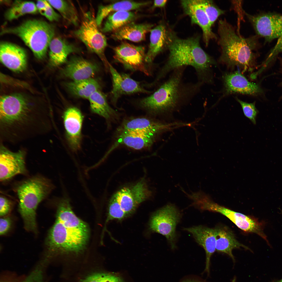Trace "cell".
<instances>
[{
    "label": "cell",
    "instance_id": "1",
    "mask_svg": "<svg viewBox=\"0 0 282 282\" xmlns=\"http://www.w3.org/2000/svg\"><path fill=\"white\" fill-rule=\"evenodd\" d=\"M51 116L20 94L3 96L0 102L1 138L15 143L46 134L51 128Z\"/></svg>",
    "mask_w": 282,
    "mask_h": 282
},
{
    "label": "cell",
    "instance_id": "2",
    "mask_svg": "<svg viewBox=\"0 0 282 282\" xmlns=\"http://www.w3.org/2000/svg\"><path fill=\"white\" fill-rule=\"evenodd\" d=\"M56 205V220L46 241L47 253L45 260L47 261L54 256L82 253L90 238L89 226L74 214L68 198L59 199Z\"/></svg>",
    "mask_w": 282,
    "mask_h": 282
},
{
    "label": "cell",
    "instance_id": "3",
    "mask_svg": "<svg viewBox=\"0 0 282 282\" xmlns=\"http://www.w3.org/2000/svg\"><path fill=\"white\" fill-rule=\"evenodd\" d=\"M168 48L169 52L168 58L158 71L153 84H156L176 68L187 66L195 69L198 81L203 84L213 83L212 67L216 62L201 47L199 37L182 39L175 34Z\"/></svg>",
    "mask_w": 282,
    "mask_h": 282
},
{
    "label": "cell",
    "instance_id": "4",
    "mask_svg": "<svg viewBox=\"0 0 282 282\" xmlns=\"http://www.w3.org/2000/svg\"><path fill=\"white\" fill-rule=\"evenodd\" d=\"M187 67L174 70L169 77L150 96L138 101L140 107L154 114L170 112L190 102L199 93L203 84L186 82L183 77Z\"/></svg>",
    "mask_w": 282,
    "mask_h": 282
},
{
    "label": "cell",
    "instance_id": "5",
    "mask_svg": "<svg viewBox=\"0 0 282 282\" xmlns=\"http://www.w3.org/2000/svg\"><path fill=\"white\" fill-rule=\"evenodd\" d=\"M218 31L221 50L220 61L228 67H238L242 73L252 72L255 66V51L258 46L257 36L242 37L225 19L219 20Z\"/></svg>",
    "mask_w": 282,
    "mask_h": 282
},
{
    "label": "cell",
    "instance_id": "6",
    "mask_svg": "<svg viewBox=\"0 0 282 282\" xmlns=\"http://www.w3.org/2000/svg\"><path fill=\"white\" fill-rule=\"evenodd\" d=\"M50 180L36 175L21 182L16 192L18 199V210L27 231L37 232L36 210L39 204L54 189Z\"/></svg>",
    "mask_w": 282,
    "mask_h": 282
},
{
    "label": "cell",
    "instance_id": "7",
    "mask_svg": "<svg viewBox=\"0 0 282 282\" xmlns=\"http://www.w3.org/2000/svg\"><path fill=\"white\" fill-rule=\"evenodd\" d=\"M55 33L54 26L45 21L36 19L24 21L14 27L3 29L1 35L12 34L20 38L37 58L45 56Z\"/></svg>",
    "mask_w": 282,
    "mask_h": 282
},
{
    "label": "cell",
    "instance_id": "8",
    "mask_svg": "<svg viewBox=\"0 0 282 282\" xmlns=\"http://www.w3.org/2000/svg\"><path fill=\"white\" fill-rule=\"evenodd\" d=\"M98 27L94 13L92 11H89L84 14L79 27L74 32V34L89 50L98 56L106 70H109L110 64L105 54L107 45V38L99 30Z\"/></svg>",
    "mask_w": 282,
    "mask_h": 282
},
{
    "label": "cell",
    "instance_id": "9",
    "mask_svg": "<svg viewBox=\"0 0 282 282\" xmlns=\"http://www.w3.org/2000/svg\"><path fill=\"white\" fill-rule=\"evenodd\" d=\"M181 217L179 209L173 204L169 203L155 212L149 223L150 230L164 236L172 249L176 247V228Z\"/></svg>",
    "mask_w": 282,
    "mask_h": 282
},
{
    "label": "cell",
    "instance_id": "10",
    "mask_svg": "<svg viewBox=\"0 0 282 282\" xmlns=\"http://www.w3.org/2000/svg\"><path fill=\"white\" fill-rule=\"evenodd\" d=\"M203 210H208L220 213L228 218L239 229L247 233H254L260 236L270 244L264 232L266 222L260 221L256 218L235 212L215 202L211 198L204 204Z\"/></svg>",
    "mask_w": 282,
    "mask_h": 282
},
{
    "label": "cell",
    "instance_id": "11",
    "mask_svg": "<svg viewBox=\"0 0 282 282\" xmlns=\"http://www.w3.org/2000/svg\"><path fill=\"white\" fill-rule=\"evenodd\" d=\"M115 62L121 64L126 69L132 71H139L149 76L151 75V66L145 61V48L123 42L113 49Z\"/></svg>",
    "mask_w": 282,
    "mask_h": 282
},
{
    "label": "cell",
    "instance_id": "12",
    "mask_svg": "<svg viewBox=\"0 0 282 282\" xmlns=\"http://www.w3.org/2000/svg\"><path fill=\"white\" fill-rule=\"evenodd\" d=\"M258 36L270 42L282 34V15L268 13L252 15L245 12Z\"/></svg>",
    "mask_w": 282,
    "mask_h": 282
},
{
    "label": "cell",
    "instance_id": "13",
    "mask_svg": "<svg viewBox=\"0 0 282 282\" xmlns=\"http://www.w3.org/2000/svg\"><path fill=\"white\" fill-rule=\"evenodd\" d=\"M26 153L20 149L16 152L9 150L3 144L0 147V180L6 181L19 174H25Z\"/></svg>",
    "mask_w": 282,
    "mask_h": 282
},
{
    "label": "cell",
    "instance_id": "14",
    "mask_svg": "<svg viewBox=\"0 0 282 282\" xmlns=\"http://www.w3.org/2000/svg\"><path fill=\"white\" fill-rule=\"evenodd\" d=\"M109 66L112 80L111 100L114 106L116 107L118 100L123 95L152 93L145 89L140 82L132 79L129 74L120 73L110 64Z\"/></svg>",
    "mask_w": 282,
    "mask_h": 282
},
{
    "label": "cell",
    "instance_id": "15",
    "mask_svg": "<svg viewBox=\"0 0 282 282\" xmlns=\"http://www.w3.org/2000/svg\"><path fill=\"white\" fill-rule=\"evenodd\" d=\"M115 194L122 209L128 216L139 204L151 196V192L144 180L142 179L131 187L121 189Z\"/></svg>",
    "mask_w": 282,
    "mask_h": 282
},
{
    "label": "cell",
    "instance_id": "16",
    "mask_svg": "<svg viewBox=\"0 0 282 282\" xmlns=\"http://www.w3.org/2000/svg\"><path fill=\"white\" fill-rule=\"evenodd\" d=\"M63 119L67 143L72 150L77 151L81 146L83 115L78 108L71 107L65 110Z\"/></svg>",
    "mask_w": 282,
    "mask_h": 282
},
{
    "label": "cell",
    "instance_id": "17",
    "mask_svg": "<svg viewBox=\"0 0 282 282\" xmlns=\"http://www.w3.org/2000/svg\"><path fill=\"white\" fill-rule=\"evenodd\" d=\"M181 3L185 13L191 19V23L199 26L202 30L204 41L207 46L211 39L217 37L212 30L208 17L198 0H184Z\"/></svg>",
    "mask_w": 282,
    "mask_h": 282
},
{
    "label": "cell",
    "instance_id": "18",
    "mask_svg": "<svg viewBox=\"0 0 282 282\" xmlns=\"http://www.w3.org/2000/svg\"><path fill=\"white\" fill-rule=\"evenodd\" d=\"M223 96L234 93L257 96L262 92L257 84L249 81L239 71L225 74L222 77Z\"/></svg>",
    "mask_w": 282,
    "mask_h": 282
},
{
    "label": "cell",
    "instance_id": "19",
    "mask_svg": "<svg viewBox=\"0 0 282 282\" xmlns=\"http://www.w3.org/2000/svg\"><path fill=\"white\" fill-rule=\"evenodd\" d=\"M184 230L190 233L196 242L204 250L206 261L203 273H206L207 276H209L211 258L216 250V228H210L199 225L185 228Z\"/></svg>",
    "mask_w": 282,
    "mask_h": 282
},
{
    "label": "cell",
    "instance_id": "20",
    "mask_svg": "<svg viewBox=\"0 0 282 282\" xmlns=\"http://www.w3.org/2000/svg\"><path fill=\"white\" fill-rule=\"evenodd\" d=\"M96 63L78 56H72L62 69L61 74L65 78L77 81L91 77L99 70Z\"/></svg>",
    "mask_w": 282,
    "mask_h": 282
},
{
    "label": "cell",
    "instance_id": "21",
    "mask_svg": "<svg viewBox=\"0 0 282 282\" xmlns=\"http://www.w3.org/2000/svg\"><path fill=\"white\" fill-rule=\"evenodd\" d=\"M150 43L146 53L145 61L152 65L157 56L167 48L175 34L164 24H160L150 31Z\"/></svg>",
    "mask_w": 282,
    "mask_h": 282
},
{
    "label": "cell",
    "instance_id": "22",
    "mask_svg": "<svg viewBox=\"0 0 282 282\" xmlns=\"http://www.w3.org/2000/svg\"><path fill=\"white\" fill-rule=\"evenodd\" d=\"M0 60L6 67L15 72L23 71L27 65L25 50L15 44L5 42L0 44Z\"/></svg>",
    "mask_w": 282,
    "mask_h": 282
},
{
    "label": "cell",
    "instance_id": "23",
    "mask_svg": "<svg viewBox=\"0 0 282 282\" xmlns=\"http://www.w3.org/2000/svg\"><path fill=\"white\" fill-rule=\"evenodd\" d=\"M156 135L152 133L139 131H121L117 140L108 152L120 145L136 150L150 147L153 144Z\"/></svg>",
    "mask_w": 282,
    "mask_h": 282
},
{
    "label": "cell",
    "instance_id": "24",
    "mask_svg": "<svg viewBox=\"0 0 282 282\" xmlns=\"http://www.w3.org/2000/svg\"><path fill=\"white\" fill-rule=\"evenodd\" d=\"M49 48L50 63L54 67L58 66L66 62L70 54L80 51L79 49L65 39L59 37L52 39Z\"/></svg>",
    "mask_w": 282,
    "mask_h": 282
},
{
    "label": "cell",
    "instance_id": "25",
    "mask_svg": "<svg viewBox=\"0 0 282 282\" xmlns=\"http://www.w3.org/2000/svg\"><path fill=\"white\" fill-rule=\"evenodd\" d=\"M175 124H165L146 118H137L124 121L119 130L139 131L156 135L173 127Z\"/></svg>",
    "mask_w": 282,
    "mask_h": 282
},
{
    "label": "cell",
    "instance_id": "26",
    "mask_svg": "<svg viewBox=\"0 0 282 282\" xmlns=\"http://www.w3.org/2000/svg\"><path fill=\"white\" fill-rule=\"evenodd\" d=\"M153 26L150 24H138L132 22L114 32L111 37L116 40H127L139 42L145 39L146 34Z\"/></svg>",
    "mask_w": 282,
    "mask_h": 282
},
{
    "label": "cell",
    "instance_id": "27",
    "mask_svg": "<svg viewBox=\"0 0 282 282\" xmlns=\"http://www.w3.org/2000/svg\"><path fill=\"white\" fill-rule=\"evenodd\" d=\"M216 228V250L227 255L231 258L234 263L235 260L232 252L233 249L243 248L251 250L248 247L239 242L233 232L228 228L224 227Z\"/></svg>",
    "mask_w": 282,
    "mask_h": 282
},
{
    "label": "cell",
    "instance_id": "28",
    "mask_svg": "<svg viewBox=\"0 0 282 282\" xmlns=\"http://www.w3.org/2000/svg\"><path fill=\"white\" fill-rule=\"evenodd\" d=\"M150 1L137 2L124 0L115 2L107 5H101L98 7L96 21L98 27H100L104 19L111 13L121 11H131L138 9L150 3Z\"/></svg>",
    "mask_w": 282,
    "mask_h": 282
},
{
    "label": "cell",
    "instance_id": "29",
    "mask_svg": "<svg viewBox=\"0 0 282 282\" xmlns=\"http://www.w3.org/2000/svg\"><path fill=\"white\" fill-rule=\"evenodd\" d=\"M88 99L90 109L93 113L108 120L117 118L118 113L109 106L106 95L100 90L92 93Z\"/></svg>",
    "mask_w": 282,
    "mask_h": 282
},
{
    "label": "cell",
    "instance_id": "30",
    "mask_svg": "<svg viewBox=\"0 0 282 282\" xmlns=\"http://www.w3.org/2000/svg\"><path fill=\"white\" fill-rule=\"evenodd\" d=\"M65 86L72 94L77 97L88 99L95 91L99 90L100 85L96 79L92 78L66 83Z\"/></svg>",
    "mask_w": 282,
    "mask_h": 282
},
{
    "label": "cell",
    "instance_id": "31",
    "mask_svg": "<svg viewBox=\"0 0 282 282\" xmlns=\"http://www.w3.org/2000/svg\"><path fill=\"white\" fill-rule=\"evenodd\" d=\"M137 17L136 14L131 11H121L114 12L108 16L101 31L104 33L114 32L132 22Z\"/></svg>",
    "mask_w": 282,
    "mask_h": 282
},
{
    "label": "cell",
    "instance_id": "32",
    "mask_svg": "<svg viewBox=\"0 0 282 282\" xmlns=\"http://www.w3.org/2000/svg\"><path fill=\"white\" fill-rule=\"evenodd\" d=\"M49 4L60 13L68 23L75 26L79 22V15L73 3L70 0H47Z\"/></svg>",
    "mask_w": 282,
    "mask_h": 282
},
{
    "label": "cell",
    "instance_id": "33",
    "mask_svg": "<svg viewBox=\"0 0 282 282\" xmlns=\"http://www.w3.org/2000/svg\"><path fill=\"white\" fill-rule=\"evenodd\" d=\"M37 11L36 4L33 2L16 1L5 12L4 17L11 21L26 14H36Z\"/></svg>",
    "mask_w": 282,
    "mask_h": 282
},
{
    "label": "cell",
    "instance_id": "34",
    "mask_svg": "<svg viewBox=\"0 0 282 282\" xmlns=\"http://www.w3.org/2000/svg\"><path fill=\"white\" fill-rule=\"evenodd\" d=\"M128 216L122 209L115 194L109 201L106 222L115 219L121 220Z\"/></svg>",
    "mask_w": 282,
    "mask_h": 282
},
{
    "label": "cell",
    "instance_id": "35",
    "mask_svg": "<svg viewBox=\"0 0 282 282\" xmlns=\"http://www.w3.org/2000/svg\"><path fill=\"white\" fill-rule=\"evenodd\" d=\"M198 0L212 26L218 17L224 13L225 11L218 8L212 1Z\"/></svg>",
    "mask_w": 282,
    "mask_h": 282
},
{
    "label": "cell",
    "instance_id": "36",
    "mask_svg": "<svg viewBox=\"0 0 282 282\" xmlns=\"http://www.w3.org/2000/svg\"><path fill=\"white\" fill-rule=\"evenodd\" d=\"M79 282H124L117 276L108 273L97 272L86 276Z\"/></svg>",
    "mask_w": 282,
    "mask_h": 282
},
{
    "label": "cell",
    "instance_id": "37",
    "mask_svg": "<svg viewBox=\"0 0 282 282\" xmlns=\"http://www.w3.org/2000/svg\"><path fill=\"white\" fill-rule=\"evenodd\" d=\"M240 105L244 115L254 125L256 124V118L258 111L256 107L255 102L248 103L236 98Z\"/></svg>",
    "mask_w": 282,
    "mask_h": 282
},
{
    "label": "cell",
    "instance_id": "38",
    "mask_svg": "<svg viewBox=\"0 0 282 282\" xmlns=\"http://www.w3.org/2000/svg\"><path fill=\"white\" fill-rule=\"evenodd\" d=\"M278 39L276 45L271 51L268 57L263 63L262 66L265 68L277 55L282 52V34Z\"/></svg>",
    "mask_w": 282,
    "mask_h": 282
},
{
    "label": "cell",
    "instance_id": "39",
    "mask_svg": "<svg viewBox=\"0 0 282 282\" xmlns=\"http://www.w3.org/2000/svg\"><path fill=\"white\" fill-rule=\"evenodd\" d=\"M11 201L5 196H1L0 197V215L3 216L8 214L12 207Z\"/></svg>",
    "mask_w": 282,
    "mask_h": 282
},
{
    "label": "cell",
    "instance_id": "40",
    "mask_svg": "<svg viewBox=\"0 0 282 282\" xmlns=\"http://www.w3.org/2000/svg\"><path fill=\"white\" fill-rule=\"evenodd\" d=\"M12 223L11 219L9 217H3L0 219V234H5L10 229Z\"/></svg>",
    "mask_w": 282,
    "mask_h": 282
},
{
    "label": "cell",
    "instance_id": "41",
    "mask_svg": "<svg viewBox=\"0 0 282 282\" xmlns=\"http://www.w3.org/2000/svg\"><path fill=\"white\" fill-rule=\"evenodd\" d=\"M44 16L49 20L51 21H58L61 17L59 14L54 10L48 2Z\"/></svg>",
    "mask_w": 282,
    "mask_h": 282
},
{
    "label": "cell",
    "instance_id": "42",
    "mask_svg": "<svg viewBox=\"0 0 282 282\" xmlns=\"http://www.w3.org/2000/svg\"><path fill=\"white\" fill-rule=\"evenodd\" d=\"M179 282H211L196 275L191 274L185 276Z\"/></svg>",
    "mask_w": 282,
    "mask_h": 282
},
{
    "label": "cell",
    "instance_id": "43",
    "mask_svg": "<svg viewBox=\"0 0 282 282\" xmlns=\"http://www.w3.org/2000/svg\"><path fill=\"white\" fill-rule=\"evenodd\" d=\"M47 0H38L36 5L38 10L42 15H44L48 4Z\"/></svg>",
    "mask_w": 282,
    "mask_h": 282
},
{
    "label": "cell",
    "instance_id": "44",
    "mask_svg": "<svg viewBox=\"0 0 282 282\" xmlns=\"http://www.w3.org/2000/svg\"><path fill=\"white\" fill-rule=\"evenodd\" d=\"M166 0H155L153 2L152 9L156 8H162L164 7L167 3Z\"/></svg>",
    "mask_w": 282,
    "mask_h": 282
},
{
    "label": "cell",
    "instance_id": "45",
    "mask_svg": "<svg viewBox=\"0 0 282 282\" xmlns=\"http://www.w3.org/2000/svg\"><path fill=\"white\" fill-rule=\"evenodd\" d=\"M231 282H237V278L236 276H234L232 279Z\"/></svg>",
    "mask_w": 282,
    "mask_h": 282
},
{
    "label": "cell",
    "instance_id": "46",
    "mask_svg": "<svg viewBox=\"0 0 282 282\" xmlns=\"http://www.w3.org/2000/svg\"><path fill=\"white\" fill-rule=\"evenodd\" d=\"M0 282H16L14 280H2Z\"/></svg>",
    "mask_w": 282,
    "mask_h": 282
},
{
    "label": "cell",
    "instance_id": "47",
    "mask_svg": "<svg viewBox=\"0 0 282 282\" xmlns=\"http://www.w3.org/2000/svg\"><path fill=\"white\" fill-rule=\"evenodd\" d=\"M276 282H282V278Z\"/></svg>",
    "mask_w": 282,
    "mask_h": 282
}]
</instances>
